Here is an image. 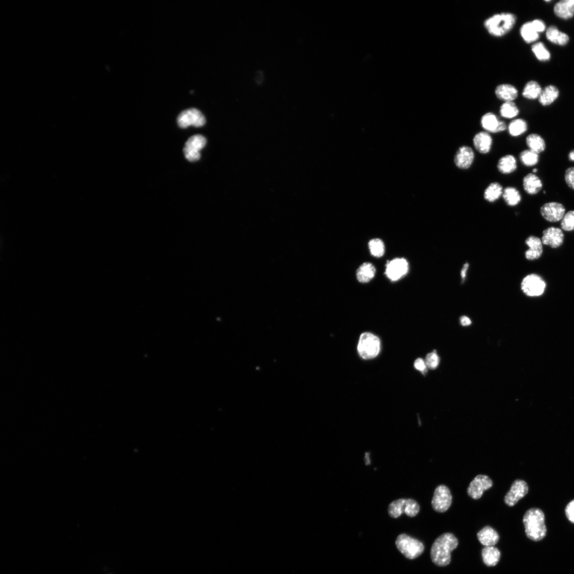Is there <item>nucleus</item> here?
Instances as JSON below:
<instances>
[{
    "instance_id": "1",
    "label": "nucleus",
    "mask_w": 574,
    "mask_h": 574,
    "mask_svg": "<svg viewBox=\"0 0 574 574\" xmlns=\"http://www.w3.org/2000/svg\"><path fill=\"white\" fill-rule=\"evenodd\" d=\"M458 541L455 536L446 533L440 536L433 543L430 549V558L437 566H447L451 561V552L458 547Z\"/></svg>"
},
{
    "instance_id": "2",
    "label": "nucleus",
    "mask_w": 574,
    "mask_h": 574,
    "mask_svg": "<svg viewBox=\"0 0 574 574\" xmlns=\"http://www.w3.org/2000/svg\"><path fill=\"white\" fill-rule=\"evenodd\" d=\"M516 21L517 17L514 14L503 12L486 18L483 26L488 34L495 38H501L511 32Z\"/></svg>"
},
{
    "instance_id": "3",
    "label": "nucleus",
    "mask_w": 574,
    "mask_h": 574,
    "mask_svg": "<svg viewBox=\"0 0 574 574\" xmlns=\"http://www.w3.org/2000/svg\"><path fill=\"white\" fill-rule=\"evenodd\" d=\"M523 522L526 535L530 540L540 541L546 536L545 515L540 509L533 508L529 510L525 513Z\"/></svg>"
},
{
    "instance_id": "4",
    "label": "nucleus",
    "mask_w": 574,
    "mask_h": 574,
    "mask_svg": "<svg viewBox=\"0 0 574 574\" xmlns=\"http://www.w3.org/2000/svg\"><path fill=\"white\" fill-rule=\"evenodd\" d=\"M381 350V341L375 334L370 332H364L360 337L357 351L359 355L364 360L376 358Z\"/></svg>"
},
{
    "instance_id": "5",
    "label": "nucleus",
    "mask_w": 574,
    "mask_h": 574,
    "mask_svg": "<svg viewBox=\"0 0 574 574\" xmlns=\"http://www.w3.org/2000/svg\"><path fill=\"white\" fill-rule=\"evenodd\" d=\"M396 544L399 551L409 559H414L418 557L424 550L422 542L405 534L398 536Z\"/></svg>"
},
{
    "instance_id": "6",
    "label": "nucleus",
    "mask_w": 574,
    "mask_h": 574,
    "mask_svg": "<svg viewBox=\"0 0 574 574\" xmlns=\"http://www.w3.org/2000/svg\"><path fill=\"white\" fill-rule=\"evenodd\" d=\"M177 122L178 126L182 128H186L190 126L199 127L204 125L206 119L200 111L195 108H191L184 110L179 114Z\"/></svg>"
},
{
    "instance_id": "7",
    "label": "nucleus",
    "mask_w": 574,
    "mask_h": 574,
    "mask_svg": "<svg viewBox=\"0 0 574 574\" xmlns=\"http://www.w3.org/2000/svg\"><path fill=\"white\" fill-rule=\"evenodd\" d=\"M546 284L542 277L536 274H531L524 277L521 283L523 293L530 297L542 295L545 291Z\"/></svg>"
},
{
    "instance_id": "8",
    "label": "nucleus",
    "mask_w": 574,
    "mask_h": 574,
    "mask_svg": "<svg viewBox=\"0 0 574 574\" xmlns=\"http://www.w3.org/2000/svg\"><path fill=\"white\" fill-rule=\"evenodd\" d=\"M452 495L449 488L444 485L438 486L432 500L434 510L438 513H444L451 507Z\"/></svg>"
},
{
    "instance_id": "9",
    "label": "nucleus",
    "mask_w": 574,
    "mask_h": 574,
    "mask_svg": "<svg viewBox=\"0 0 574 574\" xmlns=\"http://www.w3.org/2000/svg\"><path fill=\"white\" fill-rule=\"evenodd\" d=\"M409 270V264L404 258H396L388 262L385 274L388 278L396 281L405 276Z\"/></svg>"
},
{
    "instance_id": "10",
    "label": "nucleus",
    "mask_w": 574,
    "mask_h": 574,
    "mask_svg": "<svg viewBox=\"0 0 574 574\" xmlns=\"http://www.w3.org/2000/svg\"><path fill=\"white\" fill-rule=\"evenodd\" d=\"M206 145V138L200 135L190 137L185 144L184 149V155L190 162L198 161L200 157L199 151Z\"/></svg>"
},
{
    "instance_id": "11",
    "label": "nucleus",
    "mask_w": 574,
    "mask_h": 574,
    "mask_svg": "<svg viewBox=\"0 0 574 574\" xmlns=\"http://www.w3.org/2000/svg\"><path fill=\"white\" fill-rule=\"evenodd\" d=\"M493 486L491 478L485 475L476 476L469 485L467 493L473 499L481 498L484 491L490 489Z\"/></svg>"
},
{
    "instance_id": "12",
    "label": "nucleus",
    "mask_w": 574,
    "mask_h": 574,
    "mask_svg": "<svg viewBox=\"0 0 574 574\" xmlns=\"http://www.w3.org/2000/svg\"><path fill=\"white\" fill-rule=\"evenodd\" d=\"M529 492V486L523 480H517L512 485L510 491L506 494L504 501L510 507L515 506Z\"/></svg>"
},
{
    "instance_id": "13",
    "label": "nucleus",
    "mask_w": 574,
    "mask_h": 574,
    "mask_svg": "<svg viewBox=\"0 0 574 574\" xmlns=\"http://www.w3.org/2000/svg\"><path fill=\"white\" fill-rule=\"evenodd\" d=\"M481 125L484 131L489 133H499L507 129L506 122L500 120L493 112H487L481 118Z\"/></svg>"
},
{
    "instance_id": "14",
    "label": "nucleus",
    "mask_w": 574,
    "mask_h": 574,
    "mask_svg": "<svg viewBox=\"0 0 574 574\" xmlns=\"http://www.w3.org/2000/svg\"><path fill=\"white\" fill-rule=\"evenodd\" d=\"M540 212L542 216L548 222L555 223L561 220L565 214V208L561 203L550 202L542 205Z\"/></svg>"
},
{
    "instance_id": "15",
    "label": "nucleus",
    "mask_w": 574,
    "mask_h": 574,
    "mask_svg": "<svg viewBox=\"0 0 574 574\" xmlns=\"http://www.w3.org/2000/svg\"><path fill=\"white\" fill-rule=\"evenodd\" d=\"M475 153L472 148L464 146L458 149L454 157L456 166L462 170H467L473 165Z\"/></svg>"
},
{
    "instance_id": "16",
    "label": "nucleus",
    "mask_w": 574,
    "mask_h": 574,
    "mask_svg": "<svg viewBox=\"0 0 574 574\" xmlns=\"http://www.w3.org/2000/svg\"><path fill=\"white\" fill-rule=\"evenodd\" d=\"M563 239L564 235L561 229L550 227L543 232L541 241L544 245L556 248L562 244Z\"/></svg>"
},
{
    "instance_id": "17",
    "label": "nucleus",
    "mask_w": 574,
    "mask_h": 574,
    "mask_svg": "<svg viewBox=\"0 0 574 574\" xmlns=\"http://www.w3.org/2000/svg\"><path fill=\"white\" fill-rule=\"evenodd\" d=\"M473 143L475 149L478 153L486 155L491 150L493 139L490 133L483 131L476 134Z\"/></svg>"
},
{
    "instance_id": "18",
    "label": "nucleus",
    "mask_w": 574,
    "mask_h": 574,
    "mask_svg": "<svg viewBox=\"0 0 574 574\" xmlns=\"http://www.w3.org/2000/svg\"><path fill=\"white\" fill-rule=\"evenodd\" d=\"M495 97L497 99L503 101L514 102L518 97L519 92L514 85L503 83L496 86L494 90Z\"/></svg>"
},
{
    "instance_id": "19",
    "label": "nucleus",
    "mask_w": 574,
    "mask_h": 574,
    "mask_svg": "<svg viewBox=\"0 0 574 574\" xmlns=\"http://www.w3.org/2000/svg\"><path fill=\"white\" fill-rule=\"evenodd\" d=\"M526 244L529 247V250L525 252L526 258L529 260L538 259L543 253V244L541 239L531 236L526 239Z\"/></svg>"
},
{
    "instance_id": "20",
    "label": "nucleus",
    "mask_w": 574,
    "mask_h": 574,
    "mask_svg": "<svg viewBox=\"0 0 574 574\" xmlns=\"http://www.w3.org/2000/svg\"><path fill=\"white\" fill-rule=\"evenodd\" d=\"M477 537L485 547L494 546L499 540V534L490 526H485L477 533Z\"/></svg>"
},
{
    "instance_id": "21",
    "label": "nucleus",
    "mask_w": 574,
    "mask_h": 574,
    "mask_svg": "<svg viewBox=\"0 0 574 574\" xmlns=\"http://www.w3.org/2000/svg\"><path fill=\"white\" fill-rule=\"evenodd\" d=\"M541 179L534 174H529L523 179V187L529 195L538 194L542 188Z\"/></svg>"
},
{
    "instance_id": "22",
    "label": "nucleus",
    "mask_w": 574,
    "mask_h": 574,
    "mask_svg": "<svg viewBox=\"0 0 574 574\" xmlns=\"http://www.w3.org/2000/svg\"><path fill=\"white\" fill-rule=\"evenodd\" d=\"M554 12L558 17L568 19L574 15V0H562L555 5Z\"/></svg>"
},
{
    "instance_id": "23",
    "label": "nucleus",
    "mask_w": 574,
    "mask_h": 574,
    "mask_svg": "<svg viewBox=\"0 0 574 574\" xmlns=\"http://www.w3.org/2000/svg\"><path fill=\"white\" fill-rule=\"evenodd\" d=\"M518 165L517 161L514 156L511 155L502 157L497 162V169L504 175H509L515 172Z\"/></svg>"
},
{
    "instance_id": "24",
    "label": "nucleus",
    "mask_w": 574,
    "mask_h": 574,
    "mask_svg": "<svg viewBox=\"0 0 574 574\" xmlns=\"http://www.w3.org/2000/svg\"><path fill=\"white\" fill-rule=\"evenodd\" d=\"M376 273V267L370 263H365L358 268L357 272V279L359 282L366 283L372 280Z\"/></svg>"
},
{
    "instance_id": "25",
    "label": "nucleus",
    "mask_w": 574,
    "mask_h": 574,
    "mask_svg": "<svg viewBox=\"0 0 574 574\" xmlns=\"http://www.w3.org/2000/svg\"><path fill=\"white\" fill-rule=\"evenodd\" d=\"M503 187L499 183L494 182L488 186L484 191V198L488 202L493 203L503 196Z\"/></svg>"
},
{
    "instance_id": "26",
    "label": "nucleus",
    "mask_w": 574,
    "mask_h": 574,
    "mask_svg": "<svg viewBox=\"0 0 574 574\" xmlns=\"http://www.w3.org/2000/svg\"><path fill=\"white\" fill-rule=\"evenodd\" d=\"M482 556L486 565L492 567L498 563L501 554L500 551L493 546L485 547L482 551Z\"/></svg>"
},
{
    "instance_id": "27",
    "label": "nucleus",
    "mask_w": 574,
    "mask_h": 574,
    "mask_svg": "<svg viewBox=\"0 0 574 574\" xmlns=\"http://www.w3.org/2000/svg\"><path fill=\"white\" fill-rule=\"evenodd\" d=\"M546 36L550 42L559 45H566L569 41L568 36L560 32L555 26H551L548 29Z\"/></svg>"
},
{
    "instance_id": "28",
    "label": "nucleus",
    "mask_w": 574,
    "mask_h": 574,
    "mask_svg": "<svg viewBox=\"0 0 574 574\" xmlns=\"http://www.w3.org/2000/svg\"><path fill=\"white\" fill-rule=\"evenodd\" d=\"M526 145L530 150L540 154L545 149V142L543 138L537 133H531L526 138Z\"/></svg>"
},
{
    "instance_id": "29",
    "label": "nucleus",
    "mask_w": 574,
    "mask_h": 574,
    "mask_svg": "<svg viewBox=\"0 0 574 574\" xmlns=\"http://www.w3.org/2000/svg\"><path fill=\"white\" fill-rule=\"evenodd\" d=\"M559 94L557 88L552 85L548 86L542 90L539 98V102L543 106H547L558 98Z\"/></svg>"
},
{
    "instance_id": "30",
    "label": "nucleus",
    "mask_w": 574,
    "mask_h": 574,
    "mask_svg": "<svg viewBox=\"0 0 574 574\" xmlns=\"http://www.w3.org/2000/svg\"><path fill=\"white\" fill-rule=\"evenodd\" d=\"M502 197L505 203L510 206L518 205L522 200L520 191L513 187H507L504 189Z\"/></svg>"
},
{
    "instance_id": "31",
    "label": "nucleus",
    "mask_w": 574,
    "mask_h": 574,
    "mask_svg": "<svg viewBox=\"0 0 574 574\" xmlns=\"http://www.w3.org/2000/svg\"><path fill=\"white\" fill-rule=\"evenodd\" d=\"M510 135L513 137L520 136L528 130V124L522 119L513 120L507 126Z\"/></svg>"
},
{
    "instance_id": "32",
    "label": "nucleus",
    "mask_w": 574,
    "mask_h": 574,
    "mask_svg": "<svg viewBox=\"0 0 574 574\" xmlns=\"http://www.w3.org/2000/svg\"><path fill=\"white\" fill-rule=\"evenodd\" d=\"M520 34L523 40L527 43H531L538 40L539 33L535 31L531 22L524 24L520 29Z\"/></svg>"
},
{
    "instance_id": "33",
    "label": "nucleus",
    "mask_w": 574,
    "mask_h": 574,
    "mask_svg": "<svg viewBox=\"0 0 574 574\" xmlns=\"http://www.w3.org/2000/svg\"><path fill=\"white\" fill-rule=\"evenodd\" d=\"M499 113L503 118L512 119L518 116L520 110L514 102H506L501 105Z\"/></svg>"
},
{
    "instance_id": "34",
    "label": "nucleus",
    "mask_w": 574,
    "mask_h": 574,
    "mask_svg": "<svg viewBox=\"0 0 574 574\" xmlns=\"http://www.w3.org/2000/svg\"><path fill=\"white\" fill-rule=\"evenodd\" d=\"M542 91V89L537 82L530 81L525 85L522 95L526 99L535 100L539 98Z\"/></svg>"
},
{
    "instance_id": "35",
    "label": "nucleus",
    "mask_w": 574,
    "mask_h": 574,
    "mask_svg": "<svg viewBox=\"0 0 574 574\" xmlns=\"http://www.w3.org/2000/svg\"><path fill=\"white\" fill-rule=\"evenodd\" d=\"M369 248L371 254L377 258L384 255L385 253V246L380 239H373L369 243Z\"/></svg>"
},
{
    "instance_id": "36",
    "label": "nucleus",
    "mask_w": 574,
    "mask_h": 574,
    "mask_svg": "<svg viewBox=\"0 0 574 574\" xmlns=\"http://www.w3.org/2000/svg\"><path fill=\"white\" fill-rule=\"evenodd\" d=\"M406 499H400L392 502L389 506L388 513L392 518L397 519L405 513Z\"/></svg>"
},
{
    "instance_id": "37",
    "label": "nucleus",
    "mask_w": 574,
    "mask_h": 574,
    "mask_svg": "<svg viewBox=\"0 0 574 574\" xmlns=\"http://www.w3.org/2000/svg\"><path fill=\"white\" fill-rule=\"evenodd\" d=\"M520 158L522 164L527 167H532L537 165L539 159V155L530 150L522 152L520 155Z\"/></svg>"
},
{
    "instance_id": "38",
    "label": "nucleus",
    "mask_w": 574,
    "mask_h": 574,
    "mask_svg": "<svg viewBox=\"0 0 574 574\" xmlns=\"http://www.w3.org/2000/svg\"><path fill=\"white\" fill-rule=\"evenodd\" d=\"M532 50L537 59L540 61H548L550 58V54L542 42L536 43L532 46Z\"/></svg>"
},
{
    "instance_id": "39",
    "label": "nucleus",
    "mask_w": 574,
    "mask_h": 574,
    "mask_svg": "<svg viewBox=\"0 0 574 574\" xmlns=\"http://www.w3.org/2000/svg\"><path fill=\"white\" fill-rule=\"evenodd\" d=\"M561 228L564 231L570 232L574 230V210H570L564 214L561 219Z\"/></svg>"
},
{
    "instance_id": "40",
    "label": "nucleus",
    "mask_w": 574,
    "mask_h": 574,
    "mask_svg": "<svg viewBox=\"0 0 574 574\" xmlns=\"http://www.w3.org/2000/svg\"><path fill=\"white\" fill-rule=\"evenodd\" d=\"M419 510V506L416 501L411 499H406L405 513L407 516L412 518L418 514Z\"/></svg>"
},
{
    "instance_id": "41",
    "label": "nucleus",
    "mask_w": 574,
    "mask_h": 574,
    "mask_svg": "<svg viewBox=\"0 0 574 574\" xmlns=\"http://www.w3.org/2000/svg\"><path fill=\"white\" fill-rule=\"evenodd\" d=\"M426 367L430 370L436 369L439 365L440 359L436 351L428 353L425 361Z\"/></svg>"
},
{
    "instance_id": "42",
    "label": "nucleus",
    "mask_w": 574,
    "mask_h": 574,
    "mask_svg": "<svg viewBox=\"0 0 574 574\" xmlns=\"http://www.w3.org/2000/svg\"><path fill=\"white\" fill-rule=\"evenodd\" d=\"M564 179L569 187L574 190V167H570L566 170Z\"/></svg>"
},
{
    "instance_id": "43",
    "label": "nucleus",
    "mask_w": 574,
    "mask_h": 574,
    "mask_svg": "<svg viewBox=\"0 0 574 574\" xmlns=\"http://www.w3.org/2000/svg\"><path fill=\"white\" fill-rule=\"evenodd\" d=\"M566 516L568 520L574 524V500L571 501L566 506Z\"/></svg>"
},
{
    "instance_id": "44",
    "label": "nucleus",
    "mask_w": 574,
    "mask_h": 574,
    "mask_svg": "<svg viewBox=\"0 0 574 574\" xmlns=\"http://www.w3.org/2000/svg\"><path fill=\"white\" fill-rule=\"evenodd\" d=\"M415 368L425 375L427 370L425 361L420 358H417L414 362Z\"/></svg>"
},
{
    "instance_id": "45",
    "label": "nucleus",
    "mask_w": 574,
    "mask_h": 574,
    "mask_svg": "<svg viewBox=\"0 0 574 574\" xmlns=\"http://www.w3.org/2000/svg\"><path fill=\"white\" fill-rule=\"evenodd\" d=\"M531 23L535 31L538 33L545 31V25L542 21L539 20V19H536V20L531 22Z\"/></svg>"
},
{
    "instance_id": "46",
    "label": "nucleus",
    "mask_w": 574,
    "mask_h": 574,
    "mask_svg": "<svg viewBox=\"0 0 574 574\" xmlns=\"http://www.w3.org/2000/svg\"><path fill=\"white\" fill-rule=\"evenodd\" d=\"M461 324L464 327L469 326L472 324V321L470 318L466 317V316H463L460 319Z\"/></svg>"
},
{
    "instance_id": "47",
    "label": "nucleus",
    "mask_w": 574,
    "mask_h": 574,
    "mask_svg": "<svg viewBox=\"0 0 574 574\" xmlns=\"http://www.w3.org/2000/svg\"><path fill=\"white\" fill-rule=\"evenodd\" d=\"M468 267H469V264L467 263H465L463 266V269L461 271V273L463 281L465 280Z\"/></svg>"
},
{
    "instance_id": "48",
    "label": "nucleus",
    "mask_w": 574,
    "mask_h": 574,
    "mask_svg": "<svg viewBox=\"0 0 574 574\" xmlns=\"http://www.w3.org/2000/svg\"><path fill=\"white\" fill-rule=\"evenodd\" d=\"M569 159L571 161H574V150L570 152L569 155Z\"/></svg>"
},
{
    "instance_id": "49",
    "label": "nucleus",
    "mask_w": 574,
    "mask_h": 574,
    "mask_svg": "<svg viewBox=\"0 0 574 574\" xmlns=\"http://www.w3.org/2000/svg\"><path fill=\"white\" fill-rule=\"evenodd\" d=\"M366 459H367L366 464L367 465L369 464L370 463V461L369 460V453H366Z\"/></svg>"
},
{
    "instance_id": "50",
    "label": "nucleus",
    "mask_w": 574,
    "mask_h": 574,
    "mask_svg": "<svg viewBox=\"0 0 574 574\" xmlns=\"http://www.w3.org/2000/svg\"><path fill=\"white\" fill-rule=\"evenodd\" d=\"M533 173H536V172H538V169H533Z\"/></svg>"
}]
</instances>
